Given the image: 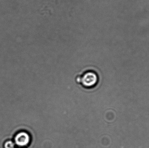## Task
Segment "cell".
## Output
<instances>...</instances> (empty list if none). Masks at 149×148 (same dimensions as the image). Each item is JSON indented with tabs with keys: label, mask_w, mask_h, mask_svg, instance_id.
Instances as JSON below:
<instances>
[{
	"label": "cell",
	"mask_w": 149,
	"mask_h": 148,
	"mask_svg": "<svg viewBox=\"0 0 149 148\" xmlns=\"http://www.w3.org/2000/svg\"><path fill=\"white\" fill-rule=\"evenodd\" d=\"M13 141L15 145L19 147L28 146L30 141V136L28 133L24 131L18 132L14 136Z\"/></svg>",
	"instance_id": "obj_1"
},
{
	"label": "cell",
	"mask_w": 149,
	"mask_h": 148,
	"mask_svg": "<svg viewBox=\"0 0 149 148\" xmlns=\"http://www.w3.org/2000/svg\"><path fill=\"white\" fill-rule=\"evenodd\" d=\"M97 81V76L93 72L86 73L82 78V84L86 87L94 86Z\"/></svg>",
	"instance_id": "obj_2"
},
{
	"label": "cell",
	"mask_w": 149,
	"mask_h": 148,
	"mask_svg": "<svg viewBox=\"0 0 149 148\" xmlns=\"http://www.w3.org/2000/svg\"><path fill=\"white\" fill-rule=\"evenodd\" d=\"M3 148H15V144L11 140H7L3 144Z\"/></svg>",
	"instance_id": "obj_3"
}]
</instances>
